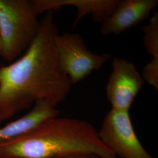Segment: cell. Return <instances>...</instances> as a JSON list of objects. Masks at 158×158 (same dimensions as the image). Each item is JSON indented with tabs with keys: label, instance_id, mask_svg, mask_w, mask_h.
Returning a JSON list of instances; mask_svg holds the SVG:
<instances>
[{
	"label": "cell",
	"instance_id": "1",
	"mask_svg": "<svg viewBox=\"0 0 158 158\" xmlns=\"http://www.w3.org/2000/svg\"><path fill=\"white\" fill-rule=\"evenodd\" d=\"M58 34L53 11L46 12L28 49L14 62L0 68V122L37 102L56 107L67 98L72 85L59 62Z\"/></svg>",
	"mask_w": 158,
	"mask_h": 158
},
{
	"label": "cell",
	"instance_id": "2",
	"mask_svg": "<svg viewBox=\"0 0 158 158\" xmlns=\"http://www.w3.org/2000/svg\"><path fill=\"white\" fill-rule=\"evenodd\" d=\"M77 153L117 158L103 144L93 125L80 119L51 118L0 143V158H55Z\"/></svg>",
	"mask_w": 158,
	"mask_h": 158
},
{
	"label": "cell",
	"instance_id": "3",
	"mask_svg": "<svg viewBox=\"0 0 158 158\" xmlns=\"http://www.w3.org/2000/svg\"><path fill=\"white\" fill-rule=\"evenodd\" d=\"M32 0H0L1 57L9 63L28 49L40 27Z\"/></svg>",
	"mask_w": 158,
	"mask_h": 158
},
{
	"label": "cell",
	"instance_id": "4",
	"mask_svg": "<svg viewBox=\"0 0 158 158\" xmlns=\"http://www.w3.org/2000/svg\"><path fill=\"white\" fill-rule=\"evenodd\" d=\"M56 48L59 64L72 85L93 72L101 69L112 58L110 53L97 54L91 52L78 33L58 34Z\"/></svg>",
	"mask_w": 158,
	"mask_h": 158
},
{
	"label": "cell",
	"instance_id": "5",
	"mask_svg": "<svg viewBox=\"0 0 158 158\" xmlns=\"http://www.w3.org/2000/svg\"><path fill=\"white\" fill-rule=\"evenodd\" d=\"M97 132L103 144L117 158H154L137 137L129 111L111 108Z\"/></svg>",
	"mask_w": 158,
	"mask_h": 158
},
{
	"label": "cell",
	"instance_id": "6",
	"mask_svg": "<svg viewBox=\"0 0 158 158\" xmlns=\"http://www.w3.org/2000/svg\"><path fill=\"white\" fill-rule=\"evenodd\" d=\"M144 83L141 74L131 62L114 57L112 70L106 85V95L111 108L129 111Z\"/></svg>",
	"mask_w": 158,
	"mask_h": 158
},
{
	"label": "cell",
	"instance_id": "7",
	"mask_svg": "<svg viewBox=\"0 0 158 158\" xmlns=\"http://www.w3.org/2000/svg\"><path fill=\"white\" fill-rule=\"evenodd\" d=\"M158 0H118L111 15L102 23L101 34L119 35L147 19L157 6Z\"/></svg>",
	"mask_w": 158,
	"mask_h": 158
},
{
	"label": "cell",
	"instance_id": "8",
	"mask_svg": "<svg viewBox=\"0 0 158 158\" xmlns=\"http://www.w3.org/2000/svg\"><path fill=\"white\" fill-rule=\"evenodd\" d=\"M39 14L49 11H56L63 6H75L77 12L73 23L74 28L85 15L91 14L93 21L102 23L109 17L118 0H32Z\"/></svg>",
	"mask_w": 158,
	"mask_h": 158
},
{
	"label": "cell",
	"instance_id": "9",
	"mask_svg": "<svg viewBox=\"0 0 158 158\" xmlns=\"http://www.w3.org/2000/svg\"><path fill=\"white\" fill-rule=\"evenodd\" d=\"M59 113L48 102H36L28 113L0 128V143L28 132L46 120L57 117Z\"/></svg>",
	"mask_w": 158,
	"mask_h": 158
},
{
	"label": "cell",
	"instance_id": "10",
	"mask_svg": "<svg viewBox=\"0 0 158 158\" xmlns=\"http://www.w3.org/2000/svg\"><path fill=\"white\" fill-rule=\"evenodd\" d=\"M143 42L151 58H158V13L153 12L149 22L141 27Z\"/></svg>",
	"mask_w": 158,
	"mask_h": 158
},
{
	"label": "cell",
	"instance_id": "11",
	"mask_svg": "<svg viewBox=\"0 0 158 158\" xmlns=\"http://www.w3.org/2000/svg\"><path fill=\"white\" fill-rule=\"evenodd\" d=\"M141 76L143 81L158 90V58H151L142 69Z\"/></svg>",
	"mask_w": 158,
	"mask_h": 158
},
{
	"label": "cell",
	"instance_id": "12",
	"mask_svg": "<svg viewBox=\"0 0 158 158\" xmlns=\"http://www.w3.org/2000/svg\"><path fill=\"white\" fill-rule=\"evenodd\" d=\"M55 158H101L99 156L93 153H77L72 154Z\"/></svg>",
	"mask_w": 158,
	"mask_h": 158
},
{
	"label": "cell",
	"instance_id": "13",
	"mask_svg": "<svg viewBox=\"0 0 158 158\" xmlns=\"http://www.w3.org/2000/svg\"><path fill=\"white\" fill-rule=\"evenodd\" d=\"M1 39L0 36V57H1Z\"/></svg>",
	"mask_w": 158,
	"mask_h": 158
}]
</instances>
